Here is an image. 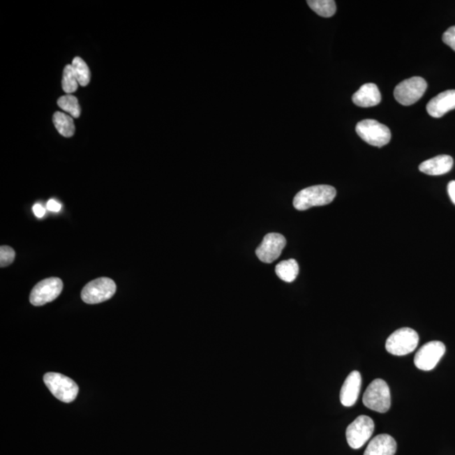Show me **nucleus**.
Listing matches in <instances>:
<instances>
[{
	"instance_id": "obj_22",
	"label": "nucleus",
	"mask_w": 455,
	"mask_h": 455,
	"mask_svg": "<svg viewBox=\"0 0 455 455\" xmlns=\"http://www.w3.org/2000/svg\"><path fill=\"white\" fill-rule=\"evenodd\" d=\"M78 80H77L74 70H73L72 65H67L64 70L62 87L64 91L67 93V95H71L77 91L79 87Z\"/></svg>"
},
{
	"instance_id": "obj_4",
	"label": "nucleus",
	"mask_w": 455,
	"mask_h": 455,
	"mask_svg": "<svg viewBox=\"0 0 455 455\" xmlns=\"http://www.w3.org/2000/svg\"><path fill=\"white\" fill-rule=\"evenodd\" d=\"M419 343V336L412 328L404 327L393 332L386 341L385 348L395 356H405L415 350Z\"/></svg>"
},
{
	"instance_id": "obj_20",
	"label": "nucleus",
	"mask_w": 455,
	"mask_h": 455,
	"mask_svg": "<svg viewBox=\"0 0 455 455\" xmlns=\"http://www.w3.org/2000/svg\"><path fill=\"white\" fill-rule=\"evenodd\" d=\"M71 65L80 85L87 87L91 80V71L87 63L80 57H76Z\"/></svg>"
},
{
	"instance_id": "obj_7",
	"label": "nucleus",
	"mask_w": 455,
	"mask_h": 455,
	"mask_svg": "<svg viewBox=\"0 0 455 455\" xmlns=\"http://www.w3.org/2000/svg\"><path fill=\"white\" fill-rule=\"evenodd\" d=\"M428 84L422 77H412L402 81L394 91L396 100L401 105H411L424 95Z\"/></svg>"
},
{
	"instance_id": "obj_3",
	"label": "nucleus",
	"mask_w": 455,
	"mask_h": 455,
	"mask_svg": "<svg viewBox=\"0 0 455 455\" xmlns=\"http://www.w3.org/2000/svg\"><path fill=\"white\" fill-rule=\"evenodd\" d=\"M43 380L52 395L64 403H70L78 396V385L70 378L58 373H47Z\"/></svg>"
},
{
	"instance_id": "obj_18",
	"label": "nucleus",
	"mask_w": 455,
	"mask_h": 455,
	"mask_svg": "<svg viewBox=\"0 0 455 455\" xmlns=\"http://www.w3.org/2000/svg\"><path fill=\"white\" fill-rule=\"evenodd\" d=\"M54 124L61 135L66 137L74 135L75 128L71 116L64 112H57L54 115Z\"/></svg>"
},
{
	"instance_id": "obj_10",
	"label": "nucleus",
	"mask_w": 455,
	"mask_h": 455,
	"mask_svg": "<svg viewBox=\"0 0 455 455\" xmlns=\"http://www.w3.org/2000/svg\"><path fill=\"white\" fill-rule=\"evenodd\" d=\"M445 352V345L441 341H430L417 351L414 363H415L416 367L421 371H433L440 363Z\"/></svg>"
},
{
	"instance_id": "obj_5",
	"label": "nucleus",
	"mask_w": 455,
	"mask_h": 455,
	"mask_svg": "<svg viewBox=\"0 0 455 455\" xmlns=\"http://www.w3.org/2000/svg\"><path fill=\"white\" fill-rule=\"evenodd\" d=\"M356 132L361 140L375 147H383L391 140V130L376 120L359 121L356 126Z\"/></svg>"
},
{
	"instance_id": "obj_13",
	"label": "nucleus",
	"mask_w": 455,
	"mask_h": 455,
	"mask_svg": "<svg viewBox=\"0 0 455 455\" xmlns=\"http://www.w3.org/2000/svg\"><path fill=\"white\" fill-rule=\"evenodd\" d=\"M361 385V377L359 371H353L345 380L340 393L341 404L347 408L355 405L359 399Z\"/></svg>"
},
{
	"instance_id": "obj_17",
	"label": "nucleus",
	"mask_w": 455,
	"mask_h": 455,
	"mask_svg": "<svg viewBox=\"0 0 455 455\" xmlns=\"http://www.w3.org/2000/svg\"><path fill=\"white\" fill-rule=\"evenodd\" d=\"M275 271L283 281L292 283L294 281L299 274V264L294 259L286 260L276 266Z\"/></svg>"
},
{
	"instance_id": "obj_23",
	"label": "nucleus",
	"mask_w": 455,
	"mask_h": 455,
	"mask_svg": "<svg viewBox=\"0 0 455 455\" xmlns=\"http://www.w3.org/2000/svg\"><path fill=\"white\" fill-rule=\"evenodd\" d=\"M15 253L10 246H1L0 248V266L6 267L10 266L14 262Z\"/></svg>"
},
{
	"instance_id": "obj_6",
	"label": "nucleus",
	"mask_w": 455,
	"mask_h": 455,
	"mask_svg": "<svg viewBox=\"0 0 455 455\" xmlns=\"http://www.w3.org/2000/svg\"><path fill=\"white\" fill-rule=\"evenodd\" d=\"M117 291L116 283L108 278H100L89 282L81 292V298L89 304H100L111 299Z\"/></svg>"
},
{
	"instance_id": "obj_12",
	"label": "nucleus",
	"mask_w": 455,
	"mask_h": 455,
	"mask_svg": "<svg viewBox=\"0 0 455 455\" xmlns=\"http://www.w3.org/2000/svg\"><path fill=\"white\" fill-rule=\"evenodd\" d=\"M455 109V89H449L434 97L426 105V112L434 119H440Z\"/></svg>"
},
{
	"instance_id": "obj_15",
	"label": "nucleus",
	"mask_w": 455,
	"mask_h": 455,
	"mask_svg": "<svg viewBox=\"0 0 455 455\" xmlns=\"http://www.w3.org/2000/svg\"><path fill=\"white\" fill-rule=\"evenodd\" d=\"M453 165L452 157L442 154V156L433 157L422 162L419 165V170L429 176H441V174L449 172L453 168Z\"/></svg>"
},
{
	"instance_id": "obj_24",
	"label": "nucleus",
	"mask_w": 455,
	"mask_h": 455,
	"mask_svg": "<svg viewBox=\"0 0 455 455\" xmlns=\"http://www.w3.org/2000/svg\"><path fill=\"white\" fill-rule=\"evenodd\" d=\"M442 40L455 52V26L449 28L442 35Z\"/></svg>"
},
{
	"instance_id": "obj_11",
	"label": "nucleus",
	"mask_w": 455,
	"mask_h": 455,
	"mask_svg": "<svg viewBox=\"0 0 455 455\" xmlns=\"http://www.w3.org/2000/svg\"><path fill=\"white\" fill-rule=\"evenodd\" d=\"M287 241L281 234H267L263 241L255 251L260 261L271 263L281 255L283 248L286 246Z\"/></svg>"
},
{
	"instance_id": "obj_1",
	"label": "nucleus",
	"mask_w": 455,
	"mask_h": 455,
	"mask_svg": "<svg viewBox=\"0 0 455 455\" xmlns=\"http://www.w3.org/2000/svg\"><path fill=\"white\" fill-rule=\"evenodd\" d=\"M336 196V191L333 186L318 185L310 186L300 191L294 198V208L304 211L313 207L330 204Z\"/></svg>"
},
{
	"instance_id": "obj_16",
	"label": "nucleus",
	"mask_w": 455,
	"mask_h": 455,
	"mask_svg": "<svg viewBox=\"0 0 455 455\" xmlns=\"http://www.w3.org/2000/svg\"><path fill=\"white\" fill-rule=\"evenodd\" d=\"M396 442L388 434H380L369 442L364 455H395Z\"/></svg>"
},
{
	"instance_id": "obj_25",
	"label": "nucleus",
	"mask_w": 455,
	"mask_h": 455,
	"mask_svg": "<svg viewBox=\"0 0 455 455\" xmlns=\"http://www.w3.org/2000/svg\"><path fill=\"white\" fill-rule=\"evenodd\" d=\"M47 209L51 212L58 213L61 209V204L59 202L54 200V199H51L47 203Z\"/></svg>"
},
{
	"instance_id": "obj_21",
	"label": "nucleus",
	"mask_w": 455,
	"mask_h": 455,
	"mask_svg": "<svg viewBox=\"0 0 455 455\" xmlns=\"http://www.w3.org/2000/svg\"><path fill=\"white\" fill-rule=\"evenodd\" d=\"M59 107L70 114V116L74 119H78L80 116V107L78 99L72 95L61 96L58 100Z\"/></svg>"
},
{
	"instance_id": "obj_9",
	"label": "nucleus",
	"mask_w": 455,
	"mask_h": 455,
	"mask_svg": "<svg viewBox=\"0 0 455 455\" xmlns=\"http://www.w3.org/2000/svg\"><path fill=\"white\" fill-rule=\"evenodd\" d=\"M64 284L59 278L43 280L33 288L30 294V302L34 306H42L54 301L62 292Z\"/></svg>"
},
{
	"instance_id": "obj_19",
	"label": "nucleus",
	"mask_w": 455,
	"mask_h": 455,
	"mask_svg": "<svg viewBox=\"0 0 455 455\" xmlns=\"http://www.w3.org/2000/svg\"><path fill=\"white\" fill-rule=\"evenodd\" d=\"M307 3L313 11L325 18L331 17L336 11V2L333 0H308Z\"/></svg>"
},
{
	"instance_id": "obj_27",
	"label": "nucleus",
	"mask_w": 455,
	"mask_h": 455,
	"mask_svg": "<svg viewBox=\"0 0 455 455\" xmlns=\"http://www.w3.org/2000/svg\"><path fill=\"white\" fill-rule=\"evenodd\" d=\"M448 193L451 201H452L455 205V181L449 182L448 185Z\"/></svg>"
},
{
	"instance_id": "obj_14",
	"label": "nucleus",
	"mask_w": 455,
	"mask_h": 455,
	"mask_svg": "<svg viewBox=\"0 0 455 455\" xmlns=\"http://www.w3.org/2000/svg\"><path fill=\"white\" fill-rule=\"evenodd\" d=\"M352 101L357 107H375L381 101L380 89L376 84L373 83L361 85L359 91L352 96Z\"/></svg>"
},
{
	"instance_id": "obj_2",
	"label": "nucleus",
	"mask_w": 455,
	"mask_h": 455,
	"mask_svg": "<svg viewBox=\"0 0 455 455\" xmlns=\"http://www.w3.org/2000/svg\"><path fill=\"white\" fill-rule=\"evenodd\" d=\"M363 402L372 411L387 412L391 405V391L387 383L381 379L373 380L364 392Z\"/></svg>"
},
{
	"instance_id": "obj_8",
	"label": "nucleus",
	"mask_w": 455,
	"mask_h": 455,
	"mask_svg": "<svg viewBox=\"0 0 455 455\" xmlns=\"http://www.w3.org/2000/svg\"><path fill=\"white\" fill-rule=\"evenodd\" d=\"M375 430V422L368 416L357 417L348 426L346 437L349 446L353 449L361 448L371 440Z\"/></svg>"
},
{
	"instance_id": "obj_26",
	"label": "nucleus",
	"mask_w": 455,
	"mask_h": 455,
	"mask_svg": "<svg viewBox=\"0 0 455 455\" xmlns=\"http://www.w3.org/2000/svg\"><path fill=\"white\" fill-rule=\"evenodd\" d=\"M32 210H33L36 216L38 218H43L45 214H46V209H44V207L39 204V203H36L33 206V208H32Z\"/></svg>"
}]
</instances>
